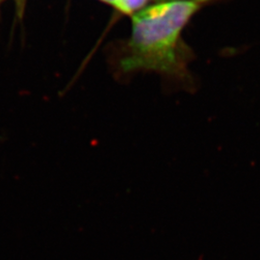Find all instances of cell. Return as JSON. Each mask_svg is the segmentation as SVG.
<instances>
[{"label":"cell","mask_w":260,"mask_h":260,"mask_svg":"<svg viewBox=\"0 0 260 260\" xmlns=\"http://www.w3.org/2000/svg\"><path fill=\"white\" fill-rule=\"evenodd\" d=\"M215 0H164L132 17V32L114 66L119 81L138 72L161 75L169 93H194L197 82L188 70L193 53L181 32L199 10Z\"/></svg>","instance_id":"1"},{"label":"cell","mask_w":260,"mask_h":260,"mask_svg":"<svg viewBox=\"0 0 260 260\" xmlns=\"http://www.w3.org/2000/svg\"><path fill=\"white\" fill-rule=\"evenodd\" d=\"M150 1L155 0H118L116 8L123 14L131 15L135 12H139L140 10L143 9Z\"/></svg>","instance_id":"2"},{"label":"cell","mask_w":260,"mask_h":260,"mask_svg":"<svg viewBox=\"0 0 260 260\" xmlns=\"http://www.w3.org/2000/svg\"><path fill=\"white\" fill-rule=\"evenodd\" d=\"M102 1L105 2V3H108V4H111L115 8H116L117 3H118V0H102Z\"/></svg>","instance_id":"3"}]
</instances>
